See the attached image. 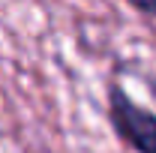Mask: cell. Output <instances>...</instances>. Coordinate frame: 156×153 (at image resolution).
I'll return each mask as SVG.
<instances>
[{
	"mask_svg": "<svg viewBox=\"0 0 156 153\" xmlns=\"http://www.w3.org/2000/svg\"><path fill=\"white\" fill-rule=\"evenodd\" d=\"M111 123L117 135L138 153H156V114L135 105L120 87L111 90Z\"/></svg>",
	"mask_w": 156,
	"mask_h": 153,
	"instance_id": "obj_1",
	"label": "cell"
},
{
	"mask_svg": "<svg viewBox=\"0 0 156 153\" xmlns=\"http://www.w3.org/2000/svg\"><path fill=\"white\" fill-rule=\"evenodd\" d=\"M138 9H144V12H150V15H156V0H132Z\"/></svg>",
	"mask_w": 156,
	"mask_h": 153,
	"instance_id": "obj_2",
	"label": "cell"
}]
</instances>
